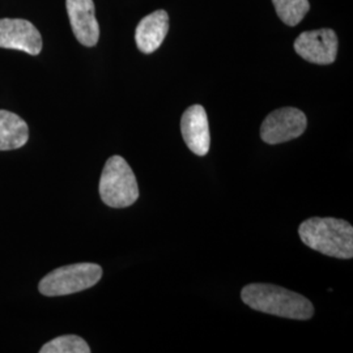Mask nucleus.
Returning <instances> with one entry per match:
<instances>
[{
    "instance_id": "4",
    "label": "nucleus",
    "mask_w": 353,
    "mask_h": 353,
    "mask_svg": "<svg viewBox=\"0 0 353 353\" xmlns=\"http://www.w3.org/2000/svg\"><path fill=\"white\" fill-rule=\"evenodd\" d=\"M102 278V268L94 263H76L59 267L39 281L38 290L48 297L67 296L96 285Z\"/></svg>"
},
{
    "instance_id": "13",
    "label": "nucleus",
    "mask_w": 353,
    "mask_h": 353,
    "mask_svg": "<svg viewBox=\"0 0 353 353\" xmlns=\"http://www.w3.org/2000/svg\"><path fill=\"white\" fill-rule=\"evenodd\" d=\"M41 353H89L88 343L77 335H64L46 343Z\"/></svg>"
},
{
    "instance_id": "7",
    "label": "nucleus",
    "mask_w": 353,
    "mask_h": 353,
    "mask_svg": "<svg viewBox=\"0 0 353 353\" xmlns=\"http://www.w3.org/2000/svg\"><path fill=\"white\" fill-rule=\"evenodd\" d=\"M42 37L37 28L23 19H0V48L38 55L42 51Z\"/></svg>"
},
{
    "instance_id": "5",
    "label": "nucleus",
    "mask_w": 353,
    "mask_h": 353,
    "mask_svg": "<svg viewBox=\"0 0 353 353\" xmlns=\"http://www.w3.org/2000/svg\"><path fill=\"white\" fill-rule=\"evenodd\" d=\"M307 126L306 115L296 108H281L267 115L261 138L267 144H280L301 137Z\"/></svg>"
},
{
    "instance_id": "11",
    "label": "nucleus",
    "mask_w": 353,
    "mask_h": 353,
    "mask_svg": "<svg viewBox=\"0 0 353 353\" xmlns=\"http://www.w3.org/2000/svg\"><path fill=\"white\" fill-rule=\"evenodd\" d=\"M29 139V127L17 114L0 110V151L24 147Z\"/></svg>"
},
{
    "instance_id": "10",
    "label": "nucleus",
    "mask_w": 353,
    "mask_h": 353,
    "mask_svg": "<svg viewBox=\"0 0 353 353\" xmlns=\"http://www.w3.org/2000/svg\"><path fill=\"white\" fill-rule=\"evenodd\" d=\"M169 16L164 10H159L141 19L137 26L135 41L137 46L144 54H152L157 50L168 34Z\"/></svg>"
},
{
    "instance_id": "2",
    "label": "nucleus",
    "mask_w": 353,
    "mask_h": 353,
    "mask_svg": "<svg viewBox=\"0 0 353 353\" xmlns=\"http://www.w3.org/2000/svg\"><path fill=\"white\" fill-rule=\"evenodd\" d=\"M300 239L316 252L339 259L353 256V228L334 217H312L299 228Z\"/></svg>"
},
{
    "instance_id": "12",
    "label": "nucleus",
    "mask_w": 353,
    "mask_h": 353,
    "mask_svg": "<svg viewBox=\"0 0 353 353\" xmlns=\"http://www.w3.org/2000/svg\"><path fill=\"white\" fill-rule=\"evenodd\" d=\"M272 3L285 26H299L310 10L309 0H272Z\"/></svg>"
},
{
    "instance_id": "6",
    "label": "nucleus",
    "mask_w": 353,
    "mask_h": 353,
    "mask_svg": "<svg viewBox=\"0 0 353 353\" xmlns=\"http://www.w3.org/2000/svg\"><path fill=\"white\" fill-rule=\"evenodd\" d=\"M338 48V37L332 29L303 32L294 41V50L301 58L321 65L335 62Z\"/></svg>"
},
{
    "instance_id": "3",
    "label": "nucleus",
    "mask_w": 353,
    "mask_h": 353,
    "mask_svg": "<svg viewBox=\"0 0 353 353\" xmlns=\"http://www.w3.org/2000/svg\"><path fill=\"white\" fill-rule=\"evenodd\" d=\"M100 196L112 208H126L138 201V181L123 157L113 156L106 161L100 179Z\"/></svg>"
},
{
    "instance_id": "8",
    "label": "nucleus",
    "mask_w": 353,
    "mask_h": 353,
    "mask_svg": "<svg viewBox=\"0 0 353 353\" xmlns=\"http://www.w3.org/2000/svg\"><path fill=\"white\" fill-rule=\"evenodd\" d=\"M65 7L76 39L87 48L96 46L100 38V26L93 0H65Z\"/></svg>"
},
{
    "instance_id": "1",
    "label": "nucleus",
    "mask_w": 353,
    "mask_h": 353,
    "mask_svg": "<svg viewBox=\"0 0 353 353\" xmlns=\"http://www.w3.org/2000/svg\"><path fill=\"white\" fill-rule=\"evenodd\" d=\"M242 301L252 310L265 314L306 321L314 314V306L303 294L272 284H249L241 292Z\"/></svg>"
},
{
    "instance_id": "9",
    "label": "nucleus",
    "mask_w": 353,
    "mask_h": 353,
    "mask_svg": "<svg viewBox=\"0 0 353 353\" xmlns=\"http://www.w3.org/2000/svg\"><path fill=\"white\" fill-rule=\"evenodd\" d=\"M182 137L190 151L198 156H205L211 145L208 117L202 105H192L181 119Z\"/></svg>"
}]
</instances>
